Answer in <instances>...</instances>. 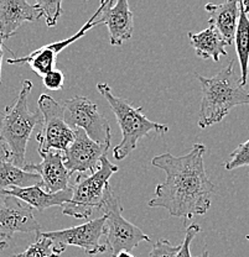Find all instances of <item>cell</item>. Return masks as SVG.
I'll use <instances>...</instances> for the list:
<instances>
[{
    "instance_id": "cell-1",
    "label": "cell",
    "mask_w": 249,
    "mask_h": 257,
    "mask_svg": "<svg viewBox=\"0 0 249 257\" xmlns=\"http://www.w3.org/2000/svg\"><path fill=\"white\" fill-rule=\"evenodd\" d=\"M205 154V145L195 144L183 156L170 152L155 156L151 165L164 171L166 178L156 186L149 207L164 208L171 216L185 220L207 213L216 187L206 173Z\"/></svg>"
},
{
    "instance_id": "cell-2",
    "label": "cell",
    "mask_w": 249,
    "mask_h": 257,
    "mask_svg": "<svg viewBox=\"0 0 249 257\" xmlns=\"http://www.w3.org/2000/svg\"><path fill=\"white\" fill-rule=\"evenodd\" d=\"M200 80L202 98L197 125L207 128L222 121L234 106L249 105V92L240 84L234 72V61L211 78L196 74Z\"/></svg>"
},
{
    "instance_id": "cell-3",
    "label": "cell",
    "mask_w": 249,
    "mask_h": 257,
    "mask_svg": "<svg viewBox=\"0 0 249 257\" xmlns=\"http://www.w3.org/2000/svg\"><path fill=\"white\" fill-rule=\"evenodd\" d=\"M97 90L111 105L122 131V141L113 150L116 160L122 161L129 156L136 149L139 141L151 133L164 135L169 131L168 125L149 120L143 114V106L135 108L125 99L114 95L107 83H98Z\"/></svg>"
},
{
    "instance_id": "cell-4",
    "label": "cell",
    "mask_w": 249,
    "mask_h": 257,
    "mask_svg": "<svg viewBox=\"0 0 249 257\" xmlns=\"http://www.w3.org/2000/svg\"><path fill=\"white\" fill-rule=\"evenodd\" d=\"M31 89L33 83L24 80L17 100L5 108L0 120V133L10 151V162L20 168L25 166L26 147L34 127L42 122L41 112L29 109L28 99Z\"/></svg>"
},
{
    "instance_id": "cell-5",
    "label": "cell",
    "mask_w": 249,
    "mask_h": 257,
    "mask_svg": "<svg viewBox=\"0 0 249 257\" xmlns=\"http://www.w3.org/2000/svg\"><path fill=\"white\" fill-rule=\"evenodd\" d=\"M118 172V166L113 165L108 157L101 159L100 167L90 176L78 175L72 186V198L63 204L62 213L65 215L77 219H88L93 213V209L101 208L106 187L109 179Z\"/></svg>"
},
{
    "instance_id": "cell-6",
    "label": "cell",
    "mask_w": 249,
    "mask_h": 257,
    "mask_svg": "<svg viewBox=\"0 0 249 257\" xmlns=\"http://www.w3.org/2000/svg\"><path fill=\"white\" fill-rule=\"evenodd\" d=\"M100 210L106 218V246L116 257L119 252H130L143 241L150 242V237L141 231L136 225L123 216V208L119 198L114 193L111 184L106 187Z\"/></svg>"
},
{
    "instance_id": "cell-7",
    "label": "cell",
    "mask_w": 249,
    "mask_h": 257,
    "mask_svg": "<svg viewBox=\"0 0 249 257\" xmlns=\"http://www.w3.org/2000/svg\"><path fill=\"white\" fill-rule=\"evenodd\" d=\"M42 115L41 131L36 135L40 152H65L74 139V130L65 120L63 106L49 94H41L37 100Z\"/></svg>"
},
{
    "instance_id": "cell-8",
    "label": "cell",
    "mask_w": 249,
    "mask_h": 257,
    "mask_svg": "<svg viewBox=\"0 0 249 257\" xmlns=\"http://www.w3.org/2000/svg\"><path fill=\"white\" fill-rule=\"evenodd\" d=\"M65 120L72 130L81 128L95 143L111 147L112 131L108 120L87 96H73L62 104Z\"/></svg>"
},
{
    "instance_id": "cell-9",
    "label": "cell",
    "mask_w": 249,
    "mask_h": 257,
    "mask_svg": "<svg viewBox=\"0 0 249 257\" xmlns=\"http://www.w3.org/2000/svg\"><path fill=\"white\" fill-rule=\"evenodd\" d=\"M106 218L92 219L87 223L65 230H56L37 234L52 241L53 247L58 253H62L68 246H77L82 248L87 255L95 256L108 251L106 243H102L101 239L106 235Z\"/></svg>"
},
{
    "instance_id": "cell-10",
    "label": "cell",
    "mask_w": 249,
    "mask_h": 257,
    "mask_svg": "<svg viewBox=\"0 0 249 257\" xmlns=\"http://www.w3.org/2000/svg\"><path fill=\"white\" fill-rule=\"evenodd\" d=\"M102 4L97 9V12L95 13L90 19L87 20V23L79 29L73 36L68 37V39L62 40V41L52 42V44L46 45V46H42L37 48L36 51L31 52L30 55L24 56V57H13L8 58L7 62L9 64H26L31 67V69L40 77H44L45 74L49 73L50 71H52L56 67V60H57V55L62 50H65L66 47H68L69 45H72L73 42H76L77 40L81 39L82 36H85L91 29L96 28V26L102 25L100 20V15L102 12Z\"/></svg>"
},
{
    "instance_id": "cell-11",
    "label": "cell",
    "mask_w": 249,
    "mask_h": 257,
    "mask_svg": "<svg viewBox=\"0 0 249 257\" xmlns=\"http://www.w3.org/2000/svg\"><path fill=\"white\" fill-rule=\"evenodd\" d=\"M109 146L101 145L91 140L87 134L81 128L74 130V139L72 144L62 152L65 163L69 175H85L86 172L93 173L100 167L101 159L106 156Z\"/></svg>"
},
{
    "instance_id": "cell-12",
    "label": "cell",
    "mask_w": 249,
    "mask_h": 257,
    "mask_svg": "<svg viewBox=\"0 0 249 257\" xmlns=\"http://www.w3.org/2000/svg\"><path fill=\"white\" fill-rule=\"evenodd\" d=\"M34 209L12 195L0 194V239H12L17 232H39Z\"/></svg>"
},
{
    "instance_id": "cell-13",
    "label": "cell",
    "mask_w": 249,
    "mask_h": 257,
    "mask_svg": "<svg viewBox=\"0 0 249 257\" xmlns=\"http://www.w3.org/2000/svg\"><path fill=\"white\" fill-rule=\"evenodd\" d=\"M100 20L107 25L109 31V42L112 46H120L132 37L134 30V15L127 0H108L102 2Z\"/></svg>"
},
{
    "instance_id": "cell-14",
    "label": "cell",
    "mask_w": 249,
    "mask_h": 257,
    "mask_svg": "<svg viewBox=\"0 0 249 257\" xmlns=\"http://www.w3.org/2000/svg\"><path fill=\"white\" fill-rule=\"evenodd\" d=\"M42 161L40 163H29L24 170L37 173L42 181V187L47 193H57L69 188V177L61 152H40Z\"/></svg>"
},
{
    "instance_id": "cell-15",
    "label": "cell",
    "mask_w": 249,
    "mask_h": 257,
    "mask_svg": "<svg viewBox=\"0 0 249 257\" xmlns=\"http://www.w3.org/2000/svg\"><path fill=\"white\" fill-rule=\"evenodd\" d=\"M40 18L35 4L25 0H0V36L8 40L24 23H34Z\"/></svg>"
},
{
    "instance_id": "cell-16",
    "label": "cell",
    "mask_w": 249,
    "mask_h": 257,
    "mask_svg": "<svg viewBox=\"0 0 249 257\" xmlns=\"http://www.w3.org/2000/svg\"><path fill=\"white\" fill-rule=\"evenodd\" d=\"M42 184L28 187V188H10L3 191L0 194L12 195L18 198L21 202L26 203L29 207L36 209L39 211L46 210L51 207H62L63 204L68 203L72 198V187L57 193H47L44 191Z\"/></svg>"
},
{
    "instance_id": "cell-17",
    "label": "cell",
    "mask_w": 249,
    "mask_h": 257,
    "mask_svg": "<svg viewBox=\"0 0 249 257\" xmlns=\"http://www.w3.org/2000/svg\"><path fill=\"white\" fill-rule=\"evenodd\" d=\"M206 12L210 14L208 24L219 32L227 45L234 41L235 29L239 16V7L237 0H229L222 4H206Z\"/></svg>"
},
{
    "instance_id": "cell-18",
    "label": "cell",
    "mask_w": 249,
    "mask_h": 257,
    "mask_svg": "<svg viewBox=\"0 0 249 257\" xmlns=\"http://www.w3.org/2000/svg\"><path fill=\"white\" fill-rule=\"evenodd\" d=\"M189 40L197 56L203 60L211 58L215 62H218L222 56H227L226 47L228 45L213 26H208L199 34L189 32Z\"/></svg>"
},
{
    "instance_id": "cell-19",
    "label": "cell",
    "mask_w": 249,
    "mask_h": 257,
    "mask_svg": "<svg viewBox=\"0 0 249 257\" xmlns=\"http://www.w3.org/2000/svg\"><path fill=\"white\" fill-rule=\"evenodd\" d=\"M37 184H42L37 173L18 167L10 161H0V193L10 188H28Z\"/></svg>"
},
{
    "instance_id": "cell-20",
    "label": "cell",
    "mask_w": 249,
    "mask_h": 257,
    "mask_svg": "<svg viewBox=\"0 0 249 257\" xmlns=\"http://www.w3.org/2000/svg\"><path fill=\"white\" fill-rule=\"evenodd\" d=\"M238 7H239V16H238V24L235 29L234 42L235 52H237L240 66V84L245 87L249 74V18L243 12L239 3H238Z\"/></svg>"
},
{
    "instance_id": "cell-21",
    "label": "cell",
    "mask_w": 249,
    "mask_h": 257,
    "mask_svg": "<svg viewBox=\"0 0 249 257\" xmlns=\"http://www.w3.org/2000/svg\"><path fill=\"white\" fill-rule=\"evenodd\" d=\"M37 240L31 243L24 252L19 253V257H58L60 253L53 247L52 241L47 237L36 234Z\"/></svg>"
},
{
    "instance_id": "cell-22",
    "label": "cell",
    "mask_w": 249,
    "mask_h": 257,
    "mask_svg": "<svg viewBox=\"0 0 249 257\" xmlns=\"http://www.w3.org/2000/svg\"><path fill=\"white\" fill-rule=\"evenodd\" d=\"M35 7L41 14V18L44 16L46 25L49 28H53L57 24L58 18L62 15V2H46V0H39L35 3Z\"/></svg>"
},
{
    "instance_id": "cell-23",
    "label": "cell",
    "mask_w": 249,
    "mask_h": 257,
    "mask_svg": "<svg viewBox=\"0 0 249 257\" xmlns=\"http://www.w3.org/2000/svg\"><path fill=\"white\" fill-rule=\"evenodd\" d=\"M240 167H249V139L245 143L240 144L229 155V159L224 162V168L227 171H232Z\"/></svg>"
},
{
    "instance_id": "cell-24",
    "label": "cell",
    "mask_w": 249,
    "mask_h": 257,
    "mask_svg": "<svg viewBox=\"0 0 249 257\" xmlns=\"http://www.w3.org/2000/svg\"><path fill=\"white\" fill-rule=\"evenodd\" d=\"M180 250V245H173L169 240H157L150 251L149 257H175Z\"/></svg>"
},
{
    "instance_id": "cell-25",
    "label": "cell",
    "mask_w": 249,
    "mask_h": 257,
    "mask_svg": "<svg viewBox=\"0 0 249 257\" xmlns=\"http://www.w3.org/2000/svg\"><path fill=\"white\" fill-rule=\"evenodd\" d=\"M200 231L201 227L197 224H191L186 227L184 242L180 245V250H179V252L176 253L175 257H192L191 243Z\"/></svg>"
},
{
    "instance_id": "cell-26",
    "label": "cell",
    "mask_w": 249,
    "mask_h": 257,
    "mask_svg": "<svg viewBox=\"0 0 249 257\" xmlns=\"http://www.w3.org/2000/svg\"><path fill=\"white\" fill-rule=\"evenodd\" d=\"M42 83L50 90H61L65 85V74L61 69L53 68L42 77Z\"/></svg>"
},
{
    "instance_id": "cell-27",
    "label": "cell",
    "mask_w": 249,
    "mask_h": 257,
    "mask_svg": "<svg viewBox=\"0 0 249 257\" xmlns=\"http://www.w3.org/2000/svg\"><path fill=\"white\" fill-rule=\"evenodd\" d=\"M0 161H10V151L3 140L2 133H0Z\"/></svg>"
},
{
    "instance_id": "cell-28",
    "label": "cell",
    "mask_w": 249,
    "mask_h": 257,
    "mask_svg": "<svg viewBox=\"0 0 249 257\" xmlns=\"http://www.w3.org/2000/svg\"><path fill=\"white\" fill-rule=\"evenodd\" d=\"M3 42H4V39L0 36V84H2V63L3 57H4V46H3Z\"/></svg>"
},
{
    "instance_id": "cell-29",
    "label": "cell",
    "mask_w": 249,
    "mask_h": 257,
    "mask_svg": "<svg viewBox=\"0 0 249 257\" xmlns=\"http://www.w3.org/2000/svg\"><path fill=\"white\" fill-rule=\"evenodd\" d=\"M239 3L240 8L243 9V12L245 13V14H249V0H243V2H238Z\"/></svg>"
},
{
    "instance_id": "cell-30",
    "label": "cell",
    "mask_w": 249,
    "mask_h": 257,
    "mask_svg": "<svg viewBox=\"0 0 249 257\" xmlns=\"http://www.w3.org/2000/svg\"><path fill=\"white\" fill-rule=\"evenodd\" d=\"M116 257H135L134 255H132L130 252H125V251H123V252H119Z\"/></svg>"
},
{
    "instance_id": "cell-31",
    "label": "cell",
    "mask_w": 249,
    "mask_h": 257,
    "mask_svg": "<svg viewBox=\"0 0 249 257\" xmlns=\"http://www.w3.org/2000/svg\"><path fill=\"white\" fill-rule=\"evenodd\" d=\"M8 247V243L7 241L4 240H0V250H4V248Z\"/></svg>"
},
{
    "instance_id": "cell-32",
    "label": "cell",
    "mask_w": 249,
    "mask_h": 257,
    "mask_svg": "<svg viewBox=\"0 0 249 257\" xmlns=\"http://www.w3.org/2000/svg\"><path fill=\"white\" fill-rule=\"evenodd\" d=\"M197 257H208V252H207V251H205V252H203L202 255H201V256H197Z\"/></svg>"
},
{
    "instance_id": "cell-33",
    "label": "cell",
    "mask_w": 249,
    "mask_h": 257,
    "mask_svg": "<svg viewBox=\"0 0 249 257\" xmlns=\"http://www.w3.org/2000/svg\"><path fill=\"white\" fill-rule=\"evenodd\" d=\"M245 239H247V240L249 241V235H247V236H245Z\"/></svg>"
},
{
    "instance_id": "cell-34",
    "label": "cell",
    "mask_w": 249,
    "mask_h": 257,
    "mask_svg": "<svg viewBox=\"0 0 249 257\" xmlns=\"http://www.w3.org/2000/svg\"><path fill=\"white\" fill-rule=\"evenodd\" d=\"M12 257H19V255H13Z\"/></svg>"
}]
</instances>
